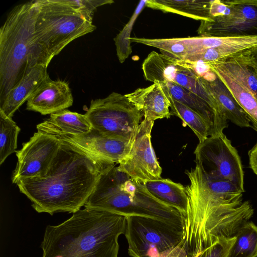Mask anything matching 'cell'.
<instances>
[{"instance_id":"9c48e42d","label":"cell","mask_w":257,"mask_h":257,"mask_svg":"<svg viewBox=\"0 0 257 257\" xmlns=\"http://www.w3.org/2000/svg\"><path fill=\"white\" fill-rule=\"evenodd\" d=\"M142 70L147 80L175 83L203 98L216 116L220 113V108L217 101L203 85L199 76L179 60L152 51L144 61Z\"/></svg>"},{"instance_id":"9a60e30c","label":"cell","mask_w":257,"mask_h":257,"mask_svg":"<svg viewBox=\"0 0 257 257\" xmlns=\"http://www.w3.org/2000/svg\"><path fill=\"white\" fill-rule=\"evenodd\" d=\"M48 66L36 65L30 68L18 82L0 101V112L12 118L18 108L48 77Z\"/></svg>"},{"instance_id":"1f68e13d","label":"cell","mask_w":257,"mask_h":257,"mask_svg":"<svg viewBox=\"0 0 257 257\" xmlns=\"http://www.w3.org/2000/svg\"><path fill=\"white\" fill-rule=\"evenodd\" d=\"M249 60L251 66L257 70V47L250 51Z\"/></svg>"},{"instance_id":"f546056e","label":"cell","mask_w":257,"mask_h":257,"mask_svg":"<svg viewBox=\"0 0 257 257\" xmlns=\"http://www.w3.org/2000/svg\"><path fill=\"white\" fill-rule=\"evenodd\" d=\"M202 249L195 251L184 239L179 245L155 257H199Z\"/></svg>"},{"instance_id":"e0dca14e","label":"cell","mask_w":257,"mask_h":257,"mask_svg":"<svg viewBox=\"0 0 257 257\" xmlns=\"http://www.w3.org/2000/svg\"><path fill=\"white\" fill-rule=\"evenodd\" d=\"M200 80L207 90L216 100L227 120L241 127L251 126L245 112L230 91L212 71Z\"/></svg>"},{"instance_id":"f1b7e54d","label":"cell","mask_w":257,"mask_h":257,"mask_svg":"<svg viewBox=\"0 0 257 257\" xmlns=\"http://www.w3.org/2000/svg\"><path fill=\"white\" fill-rule=\"evenodd\" d=\"M64 1L88 18L92 19L94 11L101 6L111 4L112 0H64Z\"/></svg>"},{"instance_id":"4dcf8cb0","label":"cell","mask_w":257,"mask_h":257,"mask_svg":"<svg viewBox=\"0 0 257 257\" xmlns=\"http://www.w3.org/2000/svg\"><path fill=\"white\" fill-rule=\"evenodd\" d=\"M249 167L257 176V142L248 153Z\"/></svg>"},{"instance_id":"d4e9b609","label":"cell","mask_w":257,"mask_h":257,"mask_svg":"<svg viewBox=\"0 0 257 257\" xmlns=\"http://www.w3.org/2000/svg\"><path fill=\"white\" fill-rule=\"evenodd\" d=\"M245 85L257 97V74L237 55L213 61Z\"/></svg>"},{"instance_id":"52a82bcc","label":"cell","mask_w":257,"mask_h":257,"mask_svg":"<svg viewBox=\"0 0 257 257\" xmlns=\"http://www.w3.org/2000/svg\"><path fill=\"white\" fill-rule=\"evenodd\" d=\"M85 115L92 127L107 137L132 141L143 116L125 95L113 92L92 99Z\"/></svg>"},{"instance_id":"3957f363","label":"cell","mask_w":257,"mask_h":257,"mask_svg":"<svg viewBox=\"0 0 257 257\" xmlns=\"http://www.w3.org/2000/svg\"><path fill=\"white\" fill-rule=\"evenodd\" d=\"M36 0L15 6L0 29V101L36 65L48 66L52 58L36 37Z\"/></svg>"},{"instance_id":"2e32d148","label":"cell","mask_w":257,"mask_h":257,"mask_svg":"<svg viewBox=\"0 0 257 257\" xmlns=\"http://www.w3.org/2000/svg\"><path fill=\"white\" fill-rule=\"evenodd\" d=\"M125 95L142 112L144 119L147 120L154 121L158 119L168 118L171 115L170 101L158 81Z\"/></svg>"},{"instance_id":"8992f818","label":"cell","mask_w":257,"mask_h":257,"mask_svg":"<svg viewBox=\"0 0 257 257\" xmlns=\"http://www.w3.org/2000/svg\"><path fill=\"white\" fill-rule=\"evenodd\" d=\"M124 235L132 257H155L185 239V228L151 217L126 216Z\"/></svg>"},{"instance_id":"6da1fadb","label":"cell","mask_w":257,"mask_h":257,"mask_svg":"<svg viewBox=\"0 0 257 257\" xmlns=\"http://www.w3.org/2000/svg\"><path fill=\"white\" fill-rule=\"evenodd\" d=\"M60 141V147L45 175L16 183L38 213L52 215L79 210L84 206L100 175L115 165Z\"/></svg>"},{"instance_id":"7c38bea8","label":"cell","mask_w":257,"mask_h":257,"mask_svg":"<svg viewBox=\"0 0 257 257\" xmlns=\"http://www.w3.org/2000/svg\"><path fill=\"white\" fill-rule=\"evenodd\" d=\"M61 146V141L53 136L39 132L17 151L18 162L12 175L13 183L20 180L42 176L48 172Z\"/></svg>"},{"instance_id":"4316f807","label":"cell","mask_w":257,"mask_h":257,"mask_svg":"<svg viewBox=\"0 0 257 257\" xmlns=\"http://www.w3.org/2000/svg\"><path fill=\"white\" fill-rule=\"evenodd\" d=\"M147 0L141 1L128 23L114 38L116 54L120 63H122L132 53L131 34L137 18L144 8L146 6Z\"/></svg>"},{"instance_id":"277c9868","label":"cell","mask_w":257,"mask_h":257,"mask_svg":"<svg viewBox=\"0 0 257 257\" xmlns=\"http://www.w3.org/2000/svg\"><path fill=\"white\" fill-rule=\"evenodd\" d=\"M84 206L125 216L151 217L185 228L183 214L153 197L143 183L119 171L115 165L100 175Z\"/></svg>"},{"instance_id":"ba28073f","label":"cell","mask_w":257,"mask_h":257,"mask_svg":"<svg viewBox=\"0 0 257 257\" xmlns=\"http://www.w3.org/2000/svg\"><path fill=\"white\" fill-rule=\"evenodd\" d=\"M194 154L196 165L208 177L229 182L242 193L245 191L240 157L224 134L199 143Z\"/></svg>"},{"instance_id":"5bb4252c","label":"cell","mask_w":257,"mask_h":257,"mask_svg":"<svg viewBox=\"0 0 257 257\" xmlns=\"http://www.w3.org/2000/svg\"><path fill=\"white\" fill-rule=\"evenodd\" d=\"M73 97L67 82L52 80L49 76L28 99L26 109L51 114L72 105Z\"/></svg>"},{"instance_id":"30bf717a","label":"cell","mask_w":257,"mask_h":257,"mask_svg":"<svg viewBox=\"0 0 257 257\" xmlns=\"http://www.w3.org/2000/svg\"><path fill=\"white\" fill-rule=\"evenodd\" d=\"M154 121H141L132 141L128 155L118 163V170L143 183L161 178L162 169L151 143Z\"/></svg>"},{"instance_id":"cb8c5ba5","label":"cell","mask_w":257,"mask_h":257,"mask_svg":"<svg viewBox=\"0 0 257 257\" xmlns=\"http://www.w3.org/2000/svg\"><path fill=\"white\" fill-rule=\"evenodd\" d=\"M131 41L158 48L162 54L178 60H184L191 53L190 48L182 38L148 39L131 37Z\"/></svg>"},{"instance_id":"484cf974","label":"cell","mask_w":257,"mask_h":257,"mask_svg":"<svg viewBox=\"0 0 257 257\" xmlns=\"http://www.w3.org/2000/svg\"><path fill=\"white\" fill-rule=\"evenodd\" d=\"M20 128L12 119L0 112V164L16 152Z\"/></svg>"},{"instance_id":"603a6c76","label":"cell","mask_w":257,"mask_h":257,"mask_svg":"<svg viewBox=\"0 0 257 257\" xmlns=\"http://www.w3.org/2000/svg\"><path fill=\"white\" fill-rule=\"evenodd\" d=\"M229 257H257V226L247 221L238 229Z\"/></svg>"},{"instance_id":"7a4b0ae2","label":"cell","mask_w":257,"mask_h":257,"mask_svg":"<svg viewBox=\"0 0 257 257\" xmlns=\"http://www.w3.org/2000/svg\"><path fill=\"white\" fill-rule=\"evenodd\" d=\"M126 216L86 208L57 225H48L40 247L42 257H118V237Z\"/></svg>"},{"instance_id":"ac0fdd59","label":"cell","mask_w":257,"mask_h":257,"mask_svg":"<svg viewBox=\"0 0 257 257\" xmlns=\"http://www.w3.org/2000/svg\"><path fill=\"white\" fill-rule=\"evenodd\" d=\"M92 127L85 114L67 109L51 114L48 119L37 125L38 132L53 136L81 135L89 132Z\"/></svg>"},{"instance_id":"d6986e66","label":"cell","mask_w":257,"mask_h":257,"mask_svg":"<svg viewBox=\"0 0 257 257\" xmlns=\"http://www.w3.org/2000/svg\"><path fill=\"white\" fill-rule=\"evenodd\" d=\"M207 63L211 70L230 91L251 122L252 127L257 132V97L241 82L215 62Z\"/></svg>"},{"instance_id":"44dd1931","label":"cell","mask_w":257,"mask_h":257,"mask_svg":"<svg viewBox=\"0 0 257 257\" xmlns=\"http://www.w3.org/2000/svg\"><path fill=\"white\" fill-rule=\"evenodd\" d=\"M211 1L147 0L146 6L164 13L180 15L196 20L205 21L210 19Z\"/></svg>"},{"instance_id":"ffe728a7","label":"cell","mask_w":257,"mask_h":257,"mask_svg":"<svg viewBox=\"0 0 257 257\" xmlns=\"http://www.w3.org/2000/svg\"><path fill=\"white\" fill-rule=\"evenodd\" d=\"M147 191L163 203L178 210L185 217L188 207L186 188L169 179L161 178L143 183Z\"/></svg>"},{"instance_id":"4fadbf2b","label":"cell","mask_w":257,"mask_h":257,"mask_svg":"<svg viewBox=\"0 0 257 257\" xmlns=\"http://www.w3.org/2000/svg\"><path fill=\"white\" fill-rule=\"evenodd\" d=\"M54 137L90 155L114 164H118L128 155L133 141L107 137L93 127L81 135Z\"/></svg>"},{"instance_id":"8fae6325","label":"cell","mask_w":257,"mask_h":257,"mask_svg":"<svg viewBox=\"0 0 257 257\" xmlns=\"http://www.w3.org/2000/svg\"><path fill=\"white\" fill-rule=\"evenodd\" d=\"M227 1L229 14L201 21L197 30L199 36L238 37L257 34V0Z\"/></svg>"},{"instance_id":"83f0119b","label":"cell","mask_w":257,"mask_h":257,"mask_svg":"<svg viewBox=\"0 0 257 257\" xmlns=\"http://www.w3.org/2000/svg\"><path fill=\"white\" fill-rule=\"evenodd\" d=\"M233 236H224L204 248L199 257H229L230 249L235 240Z\"/></svg>"},{"instance_id":"5b68a950","label":"cell","mask_w":257,"mask_h":257,"mask_svg":"<svg viewBox=\"0 0 257 257\" xmlns=\"http://www.w3.org/2000/svg\"><path fill=\"white\" fill-rule=\"evenodd\" d=\"M36 37L52 59L71 42L96 28L92 19L64 0H36Z\"/></svg>"},{"instance_id":"7402d4cb","label":"cell","mask_w":257,"mask_h":257,"mask_svg":"<svg viewBox=\"0 0 257 257\" xmlns=\"http://www.w3.org/2000/svg\"><path fill=\"white\" fill-rule=\"evenodd\" d=\"M163 88L170 101L171 115L178 116L187 125L197 137L199 143L211 136V126L204 117L185 105L174 100L163 87Z\"/></svg>"},{"instance_id":"d6a6232c","label":"cell","mask_w":257,"mask_h":257,"mask_svg":"<svg viewBox=\"0 0 257 257\" xmlns=\"http://www.w3.org/2000/svg\"><path fill=\"white\" fill-rule=\"evenodd\" d=\"M254 71L256 72V74H257V70H254Z\"/></svg>"}]
</instances>
